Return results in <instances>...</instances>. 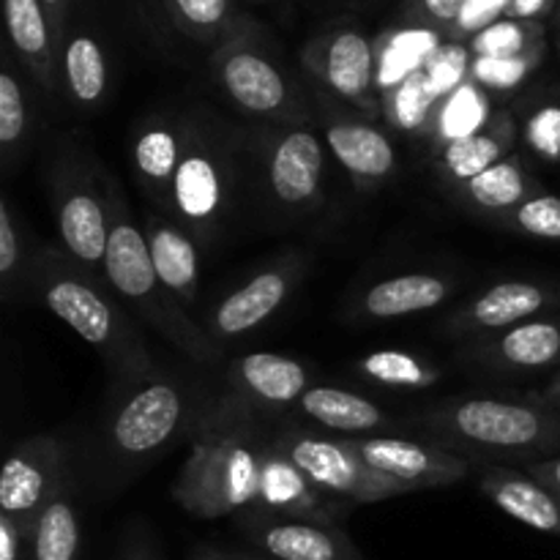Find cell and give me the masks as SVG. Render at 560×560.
Returning <instances> with one entry per match:
<instances>
[{
	"instance_id": "cell-1",
	"label": "cell",
	"mask_w": 560,
	"mask_h": 560,
	"mask_svg": "<svg viewBox=\"0 0 560 560\" xmlns=\"http://www.w3.org/2000/svg\"><path fill=\"white\" fill-rule=\"evenodd\" d=\"M173 498L200 520L295 517L337 525L348 509L317 490L277 446V427L233 394L197 419Z\"/></svg>"
},
{
	"instance_id": "cell-2",
	"label": "cell",
	"mask_w": 560,
	"mask_h": 560,
	"mask_svg": "<svg viewBox=\"0 0 560 560\" xmlns=\"http://www.w3.org/2000/svg\"><path fill=\"white\" fill-rule=\"evenodd\" d=\"M27 288L58 320L102 355L113 372L115 386H135L159 372L140 328L118 295L63 249L44 246L33 252Z\"/></svg>"
},
{
	"instance_id": "cell-3",
	"label": "cell",
	"mask_w": 560,
	"mask_h": 560,
	"mask_svg": "<svg viewBox=\"0 0 560 560\" xmlns=\"http://www.w3.org/2000/svg\"><path fill=\"white\" fill-rule=\"evenodd\" d=\"M102 180L109 217L104 282L137 320H142L159 337L167 339L186 359L200 366H217L222 348L213 342L206 326H200L159 279L151 252H148L145 233L137 224L135 211L124 195V186L107 170H102Z\"/></svg>"
},
{
	"instance_id": "cell-4",
	"label": "cell",
	"mask_w": 560,
	"mask_h": 560,
	"mask_svg": "<svg viewBox=\"0 0 560 560\" xmlns=\"http://www.w3.org/2000/svg\"><path fill=\"white\" fill-rule=\"evenodd\" d=\"M432 441L465 457L525 459L556 457L560 452V413L539 402L536 394L525 399L463 397L432 405L419 416Z\"/></svg>"
},
{
	"instance_id": "cell-5",
	"label": "cell",
	"mask_w": 560,
	"mask_h": 560,
	"mask_svg": "<svg viewBox=\"0 0 560 560\" xmlns=\"http://www.w3.org/2000/svg\"><path fill=\"white\" fill-rule=\"evenodd\" d=\"M202 410L206 408H200V399L189 386L162 372L126 386L102 427L104 465L124 474L148 465L180 435L195 430Z\"/></svg>"
},
{
	"instance_id": "cell-6",
	"label": "cell",
	"mask_w": 560,
	"mask_h": 560,
	"mask_svg": "<svg viewBox=\"0 0 560 560\" xmlns=\"http://www.w3.org/2000/svg\"><path fill=\"white\" fill-rule=\"evenodd\" d=\"M233 178L235 164L228 129L213 118L186 115L184 153L173 180V213L200 246H211L222 233Z\"/></svg>"
},
{
	"instance_id": "cell-7",
	"label": "cell",
	"mask_w": 560,
	"mask_h": 560,
	"mask_svg": "<svg viewBox=\"0 0 560 560\" xmlns=\"http://www.w3.org/2000/svg\"><path fill=\"white\" fill-rule=\"evenodd\" d=\"M102 170L93 153L69 137L58 142L49 167V191L63 249L98 279H104L109 233Z\"/></svg>"
},
{
	"instance_id": "cell-8",
	"label": "cell",
	"mask_w": 560,
	"mask_h": 560,
	"mask_svg": "<svg viewBox=\"0 0 560 560\" xmlns=\"http://www.w3.org/2000/svg\"><path fill=\"white\" fill-rule=\"evenodd\" d=\"M211 71L224 96L244 115L268 124H310V109L299 88L262 52L260 44L235 27L211 55Z\"/></svg>"
},
{
	"instance_id": "cell-9",
	"label": "cell",
	"mask_w": 560,
	"mask_h": 560,
	"mask_svg": "<svg viewBox=\"0 0 560 560\" xmlns=\"http://www.w3.org/2000/svg\"><path fill=\"white\" fill-rule=\"evenodd\" d=\"M277 446L326 495L342 503H381L410 492L399 481L372 470L345 438L323 435L299 424L277 427Z\"/></svg>"
},
{
	"instance_id": "cell-10",
	"label": "cell",
	"mask_w": 560,
	"mask_h": 560,
	"mask_svg": "<svg viewBox=\"0 0 560 560\" xmlns=\"http://www.w3.org/2000/svg\"><path fill=\"white\" fill-rule=\"evenodd\" d=\"M262 175L273 206L290 217L323 202L326 148L310 124H279L260 151Z\"/></svg>"
},
{
	"instance_id": "cell-11",
	"label": "cell",
	"mask_w": 560,
	"mask_h": 560,
	"mask_svg": "<svg viewBox=\"0 0 560 560\" xmlns=\"http://www.w3.org/2000/svg\"><path fill=\"white\" fill-rule=\"evenodd\" d=\"M69 452L55 435L20 441L0 474V514L33 530L38 514L69 485Z\"/></svg>"
},
{
	"instance_id": "cell-12",
	"label": "cell",
	"mask_w": 560,
	"mask_h": 560,
	"mask_svg": "<svg viewBox=\"0 0 560 560\" xmlns=\"http://www.w3.org/2000/svg\"><path fill=\"white\" fill-rule=\"evenodd\" d=\"M301 60L323 88L359 107L364 118L372 120L381 113L375 44L359 27H337L312 38L301 49Z\"/></svg>"
},
{
	"instance_id": "cell-13",
	"label": "cell",
	"mask_w": 560,
	"mask_h": 560,
	"mask_svg": "<svg viewBox=\"0 0 560 560\" xmlns=\"http://www.w3.org/2000/svg\"><path fill=\"white\" fill-rule=\"evenodd\" d=\"M355 454L377 474L399 481L413 490L427 487H448L468 479L474 459L435 441H413L397 435L345 438Z\"/></svg>"
},
{
	"instance_id": "cell-14",
	"label": "cell",
	"mask_w": 560,
	"mask_h": 560,
	"mask_svg": "<svg viewBox=\"0 0 560 560\" xmlns=\"http://www.w3.org/2000/svg\"><path fill=\"white\" fill-rule=\"evenodd\" d=\"M304 257L288 255L273 262V266H266L262 271H257L249 282L241 284L228 299L219 301L208 312V320L202 323L206 331L211 334L213 342H230V339H238L244 334L260 328L273 312L282 310L284 301L290 299L295 284L304 277Z\"/></svg>"
},
{
	"instance_id": "cell-15",
	"label": "cell",
	"mask_w": 560,
	"mask_h": 560,
	"mask_svg": "<svg viewBox=\"0 0 560 560\" xmlns=\"http://www.w3.org/2000/svg\"><path fill=\"white\" fill-rule=\"evenodd\" d=\"M323 137H326L328 151L361 191L377 189L397 173V148L392 137L370 118L326 107Z\"/></svg>"
},
{
	"instance_id": "cell-16",
	"label": "cell",
	"mask_w": 560,
	"mask_h": 560,
	"mask_svg": "<svg viewBox=\"0 0 560 560\" xmlns=\"http://www.w3.org/2000/svg\"><path fill=\"white\" fill-rule=\"evenodd\" d=\"M238 528L273 560H364L339 525L295 517H241Z\"/></svg>"
},
{
	"instance_id": "cell-17",
	"label": "cell",
	"mask_w": 560,
	"mask_h": 560,
	"mask_svg": "<svg viewBox=\"0 0 560 560\" xmlns=\"http://www.w3.org/2000/svg\"><path fill=\"white\" fill-rule=\"evenodd\" d=\"M186 118L153 115L135 129L129 140V162L137 186L159 211L173 213V180L184 153Z\"/></svg>"
},
{
	"instance_id": "cell-18",
	"label": "cell",
	"mask_w": 560,
	"mask_h": 560,
	"mask_svg": "<svg viewBox=\"0 0 560 560\" xmlns=\"http://www.w3.org/2000/svg\"><path fill=\"white\" fill-rule=\"evenodd\" d=\"M547 306H552L550 288L530 279H503L454 312L446 323V331L463 339L490 337L530 320Z\"/></svg>"
},
{
	"instance_id": "cell-19",
	"label": "cell",
	"mask_w": 560,
	"mask_h": 560,
	"mask_svg": "<svg viewBox=\"0 0 560 560\" xmlns=\"http://www.w3.org/2000/svg\"><path fill=\"white\" fill-rule=\"evenodd\" d=\"M228 381L233 397L257 413H282L299 405L312 388V375L301 361L277 353H249L230 361Z\"/></svg>"
},
{
	"instance_id": "cell-20",
	"label": "cell",
	"mask_w": 560,
	"mask_h": 560,
	"mask_svg": "<svg viewBox=\"0 0 560 560\" xmlns=\"http://www.w3.org/2000/svg\"><path fill=\"white\" fill-rule=\"evenodd\" d=\"M470 361L492 372H536L560 361V320L530 317L506 331L470 339Z\"/></svg>"
},
{
	"instance_id": "cell-21",
	"label": "cell",
	"mask_w": 560,
	"mask_h": 560,
	"mask_svg": "<svg viewBox=\"0 0 560 560\" xmlns=\"http://www.w3.org/2000/svg\"><path fill=\"white\" fill-rule=\"evenodd\" d=\"M148 252L164 288L189 310L200 293V244L180 219L148 206L142 217Z\"/></svg>"
},
{
	"instance_id": "cell-22",
	"label": "cell",
	"mask_w": 560,
	"mask_h": 560,
	"mask_svg": "<svg viewBox=\"0 0 560 560\" xmlns=\"http://www.w3.org/2000/svg\"><path fill=\"white\" fill-rule=\"evenodd\" d=\"M3 9L16 58L44 96H55L60 88V55L42 0H3Z\"/></svg>"
},
{
	"instance_id": "cell-23",
	"label": "cell",
	"mask_w": 560,
	"mask_h": 560,
	"mask_svg": "<svg viewBox=\"0 0 560 560\" xmlns=\"http://www.w3.org/2000/svg\"><path fill=\"white\" fill-rule=\"evenodd\" d=\"M481 492L517 523L541 534L560 536V498L547 490L525 470L506 468V465H487L481 474Z\"/></svg>"
},
{
	"instance_id": "cell-24",
	"label": "cell",
	"mask_w": 560,
	"mask_h": 560,
	"mask_svg": "<svg viewBox=\"0 0 560 560\" xmlns=\"http://www.w3.org/2000/svg\"><path fill=\"white\" fill-rule=\"evenodd\" d=\"M514 142H517L514 118L509 113H495L479 131L438 148V173L454 189L512 156Z\"/></svg>"
},
{
	"instance_id": "cell-25",
	"label": "cell",
	"mask_w": 560,
	"mask_h": 560,
	"mask_svg": "<svg viewBox=\"0 0 560 560\" xmlns=\"http://www.w3.org/2000/svg\"><path fill=\"white\" fill-rule=\"evenodd\" d=\"M293 410L334 438H366L392 424L381 405L337 386H312Z\"/></svg>"
},
{
	"instance_id": "cell-26",
	"label": "cell",
	"mask_w": 560,
	"mask_h": 560,
	"mask_svg": "<svg viewBox=\"0 0 560 560\" xmlns=\"http://www.w3.org/2000/svg\"><path fill=\"white\" fill-rule=\"evenodd\" d=\"M454 282L441 273H399L372 284L355 304V320H397L441 306L452 295Z\"/></svg>"
},
{
	"instance_id": "cell-27",
	"label": "cell",
	"mask_w": 560,
	"mask_h": 560,
	"mask_svg": "<svg viewBox=\"0 0 560 560\" xmlns=\"http://www.w3.org/2000/svg\"><path fill=\"white\" fill-rule=\"evenodd\" d=\"M454 191H457L459 200H463L465 206L474 208V211L492 213V217H506L509 211L523 206L525 200L539 195L541 189L534 180V175L525 170L523 159H520L517 153H512L509 159L498 162L495 167L485 170V173L476 175V178L454 186Z\"/></svg>"
},
{
	"instance_id": "cell-28",
	"label": "cell",
	"mask_w": 560,
	"mask_h": 560,
	"mask_svg": "<svg viewBox=\"0 0 560 560\" xmlns=\"http://www.w3.org/2000/svg\"><path fill=\"white\" fill-rule=\"evenodd\" d=\"M60 77L71 102L80 109H96L109 85L107 55L91 33H74L60 52Z\"/></svg>"
},
{
	"instance_id": "cell-29",
	"label": "cell",
	"mask_w": 560,
	"mask_h": 560,
	"mask_svg": "<svg viewBox=\"0 0 560 560\" xmlns=\"http://www.w3.org/2000/svg\"><path fill=\"white\" fill-rule=\"evenodd\" d=\"M31 560H82V525L71 481L38 514L33 525Z\"/></svg>"
},
{
	"instance_id": "cell-30",
	"label": "cell",
	"mask_w": 560,
	"mask_h": 560,
	"mask_svg": "<svg viewBox=\"0 0 560 560\" xmlns=\"http://www.w3.org/2000/svg\"><path fill=\"white\" fill-rule=\"evenodd\" d=\"M359 375L394 392H424L441 383L443 372L419 353L408 350H375L355 364Z\"/></svg>"
},
{
	"instance_id": "cell-31",
	"label": "cell",
	"mask_w": 560,
	"mask_h": 560,
	"mask_svg": "<svg viewBox=\"0 0 560 560\" xmlns=\"http://www.w3.org/2000/svg\"><path fill=\"white\" fill-rule=\"evenodd\" d=\"M31 129L27 93L14 69L5 63L0 69V164H3L5 173H11L25 156Z\"/></svg>"
},
{
	"instance_id": "cell-32",
	"label": "cell",
	"mask_w": 560,
	"mask_h": 560,
	"mask_svg": "<svg viewBox=\"0 0 560 560\" xmlns=\"http://www.w3.org/2000/svg\"><path fill=\"white\" fill-rule=\"evenodd\" d=\"M492 115H487V96L485 88L476 85V82H465V85L454 88L443 104L435 113V126L432 131L438 148L446 145V142L459 140V137H468L474 131H479L481 126H487Z\"/></svg>"
},
{
	"instance_id": "cell-33",
	"label": "cell",
	"mask_w": 560,
	"mask_h": 560,
	"mask_svg": "<svg viewBox=\"0 0 560 560\" xmlns=\"http://www.w3.org/2000/svg\"><path fill=\"white\" fill-rule=\"evenodd\" d=\"M175 25L200 44H222L238 27L230 0H167Z\"/></svg>"
},
{
	"instance_id": "cell-34",
	"label": "cell",
	"mask_w": 560,
	"mask_h": 560,
	"mask_svg": "<svg viewBox=\"0 0 560 560\" xmlns=\"http://www.w3.org/2000/svg\"><path fill=\"white\" fill-rule=\"evenodd\" d=\"M545 49L541 22L503 20L474 36L476 58H514V55Z\"/></svg>"
},
{
	"instance_id": "cell-35",
	"label": "cell",
	"mask_w": 560,
	"mask_h": 560,
	"mask_svg": "<svg viewBox=\"0 0 560 560\" xmlns=\"http://www.w3.org/2000/svg\"><path fill=\"white\" fill-rule=\"evenodd\" d=\"M31 260L33 255H27L25 238H22V222H16L9 197H0V290H3V301L14 299L16 288H22V279L27 282Z\"/></svg>"
},
{
	"instance_id": "cell-36",
	"label": "cell",
	"mask_w": 560,
	"mask_h": 560,
	"mask_svg": "<svg viewBox=\"0 0 560 560\" xmlns=\"http://www.w3.org/2000/svg\"><path fill=\"white\" fill-rule=\"evenodd\" d=\"M503 222L517 233L541 241H560V197L550 191H539L523 206L509 211Z\"/></svg>"
},
{
	"instance_id": "cell-37",
	"label": "cell",
	"mask_w": 560,
	"mask_h": 560,
	"mask_svg": "<svg viewBox=\"0 0 560 560\" xmlns=\"http://www.w3.org/2000/svg\"><path fill=\"white\" fill-rule=\"evenodd\" d=\"M541 58H545V49L514 55V58H474L470 80L487 91H512L520 82L528 80V74L541 63Z\"/></svg>"
},
{
	"instance_id": "cell-38",
	"label": "cell",
	"mask_w": 560,
	"mask_h": 560,
	"mask_svg": "<svg viewBox=\"0 0 560 560\" xmlns=\"http://www.w3.org/2000/svg\"><path fill=\"white\" fill-rule=\"evenodd\" d=\"M523 137L530 151L545 162H560V104L545 102L525 118Z\"/></svg>"
},
{
	"instance_id": "cell-39",
	"label": "cell",
	"mask_w": 560,
	"mask_h": 560,
	"mask_svg": "<svg viewBox=\"0 0 560 560\" xmlns=\"http://www.w3.org/2000/svg\"><path fill=\"white\" fill-rule=\"evenodd\" d=\"M509 0H468L465 11L459 14V20L454 22L448 38L459 42V38H474L481 31H487L490 25L501 22V16H506Z\"/></svg>"
},
{
	"instance_id": "cell-40",
	"label": "cell",
	"mask_w": 560,
	"mask_h": 560,
	"mask_svg": "<svg viewBox=\"0 0 560 560\" xmlns=\"http://www.w3.org/2000/svg\"><path fill=\"white\" fill-rule=\"evenodd\" d=\"M468 0H413L408 9V20L416 25L432 27V31H452L454 22L465 11Z\"/></svg>"
},
{
	"instance_id": "cell-41",
	"label": "cell",
	"mask_w": 560,
	"mask_h": 560,
	"mask_svg": "<svg viewBox=\"0 0 560 560\" xmlns=\"http://www.w3.org/2000/svg\"><path fill=\"white\" fill-rule=\"evenodd\" d=\"M33 530L0 514V560H31Z\"/></svg>"
},
{
	"instance_id": "cell-42",
	"label": "cell",
	"mask_w": 560,
	"mask_h": 560,
	"mask_svg": "<svg viewBox=\"0 0 560 560\" xmlns=\"http://www.w3.org/2000/svg\"><path fill=\"white\" fill-rule=\"evenodd\" d=\"M552 9H556V0H509L503 20L539 22L547 14H552Z\"/></svg>"
},
{
	"instance_id": "cell-43",
	"label": "cell",
	"mask_w": 560,
	"mask_h": 560,
	"mask_svg": "<svg viewBox=\"0 0 560 560\" xmlns=\"http://www.w3.org/2000/svg\"><path fill=\"white\" fill-rule=\"evenodd\" d=\"M525 474H528L530 479L539 481V485H545L547 490L556 492L560 498V454H556V457L539 459V463H528L525 465Z\"/></svg>"
},
{
	"instance_id": "cell-44",
	"label": "cell",
	"mask_w": 560,
	"mask_h": 560,
	"mask_svg": "<svg viewBox=\"0 0 560 560\" xmlns=\"http://www.w3.org/2000/svg\"><path fill=\"white\" fill-rule=\"evenodd\" d=\"M44 11L49 16V25H52L55 33V47H58V55L63 52L66 47V14H69V0H42Z\"/></svg>"
},
{
	"instance_id": "cell-45",
	"label": "cell",
	"mask_w": 560,
	"mask_h": 560,
	"mask_svg": "<svg viewBox=\"0 0 560 560\" xmlns=\"http://www.w3.org/2000/svg\"><path fill=\"white\" fill-rule=\"evenodd\" d=\"M189 560H266V558H255L235 550H219V547L213 545H197L195 550L189 552Z\"/></svg>"
},
{
	"instance_id": "cell-46",
	"label": "cell",
	"mask_w": 560,
	"mask_h": 560,
	"mask_svg": "<svg viewBox=\"0 0 560 560\" xmlns=\"http://www.w3.org/2000/svg\"><path fill=\"white\" fill-rule=\"evenodd\" d=\"M118 560H159V558H156V552H153L151 545L135 539L124 547V552H120Z\"/></svg>"
},
{
	"instance_id": "cell-47",
	"label": "cell",
	"mask_w": 560,
	"mask_h": 560,
	"mask_svg": "<svg viewBox=\"0 0 560 560\" xmlns=\"http://www.w3.org/2000/svg\"><path fill=\"white\" fill-rule=\"evenodd\" d=\"M536 397H539L541 405H547V408H552L556 413H560V372L556 375V381H552L545 392L536 394Z\"/></svg>"
},
{
	"instance_id": "cell-48",
	"label": "cell",
	"mask_w": 560,
	"mask_h": 560,
	"mask_svg": "<svg viewBox=\"0 0 560 560\" xmlns=\"http://www.w3.org/2000/svg\"><path fill=\"white\" fill-rule=\"evenodd\" d=\"M558 47H560V5H558Z\"/></svg>"
}]
</instances>
